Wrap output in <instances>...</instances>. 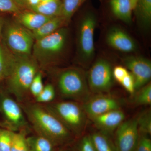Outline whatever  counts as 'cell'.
<instances>
[{
    "label": "cell",
    "instance_id": "1",
    "mask_svg": "<svg viewBox=\"0 0 151 151\" xmlns=\"http://www.w3.org/2000/svg\"><path fill=\"white\" fill-rule=\"evenodd\" d=\"M27 121L37 134L47 138L55 145L67 142L72 133L43 105L35 102L21 103Z\"/></svg>",
    "mask_w": 151,
    "mask_h": 151
},
{
    "label": "cell",
    "instance_id": "2",
    "mask_svg": "<svg viewBox=\"0 0 151 151\" xmlns=\"http://www.w3.org/2000/svg\"><path fill=\"white\" fill-rule=\"evenodd\" d=\"M35 60L29 56H17L10 75L7 78L8 90L18 102H23L29 94L30 86L38 72Z\"/></svg>",
    "mask_w": 151,
    "mask_h": 151
},
{
    "label": "cell",
    "instance_id": "3",
    "mask_svg": "<svg viewBox=\"0 0 151 151\" xmlns=\"http://www.w3.org/2000/svg\"><path fill=\"white\" fill-rule=\"evenodd\" d=\"M57 88L59 94L65 99L84 103L91 97L87 81L79 69L68 68L58 77Z\"/></svg>",
    "mask_w": 151,
    "mask_h": 151
},
{
    "label": "cell",
    "instance_id": "4",
    "mask_svg": "<svg viewBox=\"0 0 151 151\" xmlns=\"http://www.w3.org/2000/svg\"><path fill=\"white\" fill-rule=\"evenodd\" d=\"M58 118L72 134H81L86 123V115L79 102H53L42 104Z\"/></svg>",
    "mask_w": 151,
    "mask_h": 151
},
{
    "label": "cell",
    "instance_id": "5",
    "mask_svg": "<svg viewBox=\"0 0 151 151\" xmlns=\"http://www.w3.org/2000/svg\"><path fill=\"white\" fill-rule=\"evenodd\" d=\"M67 35V29L62 27L50 35L35 40L32 50L35 60L41 65H47L63 50Z\"/></svg>",
    "mask_w": 151,
    "mask_h": 151
},
{
    "label": "cell",
    "instance_id": "6",
    "mask_svg": "<svg viewBox=\"0 0 151 151\" xmlns=\"http://www.w3.org/2000/svg\"><path fill=\"white\" fill-rule=\"evenodd\" d=\"M0 113L2 127L13 132L27 131L28 123L20 104L9 95L0 93Z\"/></svg>",
    "mask_w": 151,
    "mask_h": 151
},
{
    "label": "cell",
    "instance_id": "7",
    "mask_svg": "<svg viewBox=\"0 0 151 151\" xmlns=\"http://www.w3.org/2000/svg\"><path fill=\"white\" fill-rule=\"evenodd\" d=\"M97 24V18L92 12L85 14L79 23L78 35V56L81 62L86 64L91 62L94 57V34Z\"/></svg>",
    "mask_w": 151,
    "mask_h": 151
},
{
    "label": "cell",
    "instance_id": "8",
    "mask_svg": "<svg viewBox=\"0 0 151 151\" xmlns=\"http://www.w3.org/2000/svg\"><path fill=\"white\" fill-rule=\"evenodd\" d=\"M34 39L30 31L18 23H11L5 31V40L8 48L14 55L29 56L32 50Z\"/></svg>",
    "mask_w": 151,
    "mask_h": 151
},
{
    "label": "cell",
    "instance_id": "9",
    "mask_svg": "<svg viewBox=\"0 0 151 151\" xmlns=\"http://www.w3.org/2000/svg\"><path fill=\"white\" fill-rule=\"evenodd\" d=\"M113 80L111 63L103 58H100L94 62L87 76L89 90L95 94L109 92L113 86Z\"/></svg>",
    "mask_w": 151,
    "mask_h": 151
},
{
    "label": "cell",
    "instance_id": "10",
    "mask_svg": "<svg viewBox=\"0 0 151 151\" xmlns=\"http://www.w3.org/2000/svg\"><path fill=\"white\" fill-rule=\"evenodd\" d=\"M117 151H135L139 137L137 117L124 121L116 130Z\"/></svg>",
    "mask_w": 151,
    "mask_h": 151
},
{
    "label": "cell",
    "instance_id": "11",
    "mask_svg": "<svg viewBox=\"0 0 151 151\" xmlns=\"http://www.w3.org/2000/svg\"><path fill=\"white\" fill-rule=\"evenodd\" d=\"M82 106L86 116L92 119L107 112L121 109V104L113 96L99 94L91 96Z\"/></svg>",
    "mask_w": 151,
    "mask_h": 151
},
{
    "label": "cell",
    "instance_id": "12",
    "mask_svg": "<svg viewBox=\"0 0 151 151\" xmlns=\"http://www.w3.org/2000/svg\"><path fill=\"white\" fill-rule=\"evenodd\" d=\"M123 63L134 78L135 90L149 83L151 78V63L150 60L140 56L125 58Z\"/></svg>",
    "mask_w": 151,
    "mask_h": 151
},
{
    "label": "cell",
    "instance_id": "13",
    "mask_svg": "<svg viewBox=\"0 0 151 151\" xmlns=\"http://www.w3.org/2000/svg\"><path fill=\"white\" fill-rule=\"evenodd\" d=\"M106 42L109 46L123 52H133L137 48L135 40L125 31L118 27H112L108 31Z\"/></svg>",
    "mask_w": 151,
    "mask_h": 151
},
{
    "label": "cell",
    "instance_id": "14",
    "mask_svg": "<svg viewBox=\"0 0 151 151\" xmlns=\"http://www.w3.org/2000/svg\"><path fill=\"white\" fill-rule=\"evenodd\" d=\"M100 132L107 134L116 131L125 121V114L121 109L114 110L91 119Z\"/></svg>",
    "mask_w": 151,
    "mask_h": 151
},
{
    "label": "cell",
    "instance_id": "15",
    "mask_svg": "<svg viewBox=\"0 0 151 151\" xmlns=\"http://www.w3.org/2000/svg\"><path fill=\"white\" fill-rule=\"evenodd\" d=\"M19 12L17 17L19 24L30 31L39 28L51 18L32 11Z\"/></svg>",
    "mask_w": 151,
    "mask_h": 151
},
{
    "label": "cell",
    "instance_id": "16",
    "mask_svg": "<svg viewBox=\"0 0 151 151\" xmlns=\"http://www.w3.org/2000/svg\"><path fill=\"white\" fill-rule=\"evenodd\" d=\"M17 56L0 43V81L8 78L16 63Z\"/></svg>",
    "mask_w": 151,
    "mask_h": 151
},
{
    "label": "cell",
    "instance_id": "17",
    "mask_svg": "<svg viewBox=\"0 0 151 151\" xmlns=\"http://www.w3.org/2000/svg\"><path fill=\"white\" fill-rule=\"evenodd\" d=\"M66 23L61 16L51 18L39 28L31 32L34 39L35 40L52 34Z\"/></svg>",
    "mask_w": 151,
    "mask_h": 151
},
{
    "label": "cell",
    "instance_id": "18",
    "mask_svg": "<svg viewBox=\"0 0 151 151\" xmlns=\"http://www.w3.org/2000/svg\"><path fill=\"white\" fill-rule=\"evenodd\" d=\"M110 5L117 18L128 24L132 23V10L129 0H111Z\"/></svg>",
    "mask_w": 151,
    "mask_h": 151
},
{
    "label": "cell",
    "instance_id": "19",
    "mask_svg": "<svg viewBox=\"0 0 151 151\" xmlns=\"http://www.w3.org/2000/svg\"><path fill=\"white\" fill-rule=\"evenodd\" d=\"M135 11L140 27L145 30L149 29L151 24V0H138Z\"/></svg>",
    "mask_w": 151,
    "mask_h": 151
},
{
    "label": "cell",
    "instance_id": "20",
    "mask_svg": "<svg viewBox=\"0 0 151 151\" xmlns=\"http://www.w3.org/2000/svg\"><path fill=\"white\" fill-rule=\"evenodd\" d=\"M32 10L50 18L61 16V0H50L40 2L38 5L31 8Z\"/></svg>",
    "mask_w": 151,
    "mask_h": 151
},
{
    "label": "cell",
    "instance_id": "21",
    "mask_svg": "<svg viewBox=\"0 0 151 151\" xmlns=\"http://www.w3.org/2000/svg\"><path fill=\"white\" fill-rule=\"evenodd\" d=\"M27 141L31 151H54L55 146L50 140L38 134L27 137Z\"/></svg>",
    "mask_w": 151,
    "mask_h": 151
},
{
    "label": "cell",
    "instance_id": "22",
    "mask_svg": "<svg viewBox=\"0 0 151 151\" xmlns=\"http://www.w3.org/2000/svg\"><path fill=\"white\" fill-rule=\"evenodd\" d=\"M96 151H115L106 134L99 132L90 135Z\"/></svg>",
    "mask_w": 151,
    "mask_h": 151
},
{
    "label": "cell",
    "instance_id": "23",
    "mask_svg": "<svg viewBox=\"0 0 151 151\" xmlns=\"http://www.w3.org/2000/svg\"><path fill=\"white\" fill-rule=\"evenodd\" d=\"M85 0H62L61 17L66 23L70 20L76 11Z\"/></svg>",
    "mask_w": 151,
    "mask_h": 151
},
{
    "label": "cell",
    "instance_id": "24",
    "mask_svg": "<svg viewBox=\"0 0 151 151\" xmlns=\"http://www.w3.org/2000/svg\"><path fill=\"white\" fill-rule=\"evenodd\" d=\"M26 132H13L11 151H31L27 141Z\"/></svg>",
    "mask_w": 151,
    "mask_h": 151
},
{
    "label": "cell",
    "instance_id": "25",
    "mask_svg": "<svg viewBox=\"0 0 151 151\" xmlns=\"http://www.w3.org/2000/svg\"><path fill=\"white\" fill-rule=\"evenodd\" d=\"M135 94L134 102L138 105H150L151 104V84L148 83Z\"/></svg>",
    "mask_w": 151,
    "mask_h": 151
},
{
    "label": "cell",
    "instance_id": "26",
    "mask_svg": "<svg viewBox=\"0 0 151 151\" xmlns=\"http://www.w3.org/2000/svg\"><path fill=\"white\" fill-rule=\"evenodd\" d=\"M56 95V90L53 84H47L44 86L42 91L35 98V102L41 104H46L54 101Z\"/></svg>",
    "mask_w": 151,
    "mask_h": 151
},
{
    "label": "cell",
    "instance_id": "27",
    "mask_svg": "<svg viewBox=\"0 0 151 151\" xmlns=\"http://www.w3.org/2000/svg\"><path fill=\"white\" fill-rule=\"evenodd\" d=\"M138 126L139 134L150 135L151 134V114L150 111L143 113L137 117Z\"/></svg>",
    "mask_w": 151,
    "mask_h": 151
},
{
    "label": "cell",
    "instance_id": "28",
    "mask_svg": "<svg viewBox=\"0 0 151 151\" xmlns=\"http://www.w3.org/2000/svg\"><path fill=\"white\" fill-rule=\"evenodd\" d=\"M13 132L0 128V151H11Z\"/></svg>",
    "mask_w": 151,
    "mask_h": 151
},
{
    "label": "cell",
    "instance_id": "29",
    "mask_svg": "<svg viewBox=\"0 0 151 151\" xmlns=\"http://www.w3.org/2000/svg\"><path fill=\"white\" fill-rule=\"evenodd\" d=\"M44 87L42 74L39 71L32 81L29 87V94L35 99L42 91Z\"/></svg>",
    "mask_w": 151,
    "mask_h": 151
},
{
    "label": "cell",
    "instance_id": "30",
    "mask_svg": "<svg viewBox=\"0 0 151 151\" xmlns=\"http://www.w3.org/2000/svg\"><path fill=\"white\" fill-rule=\"evenodd\" d=\"M139 134L135 151H151V140L149 135L142 134Z\"/></svg>",
    "mask_w": 151,
    "mask_h": 151
},
{
    "label": "cell",
    "instance_id": "31",
    "mask_svg": "<svg viewBox=\"0 0 151 151\" xmlns=\"http://www.w3.org/2000/svg\"><path fill=\"white\" fill-rule=\"evenodd\" d=\"M21 9L14 0H0V11L9 12H19Z\"/></svg>",
    "mask_w": 151,
    "mask_h": 151
},
{
    "label": "cell",
    "instance_id": "32",
    "mask_svg": "<svg viewBox=\"0 0 151 151\" xmlns=\"http://www.w3.org/2000/svg\"><path fill=\"white\" fill-rule=\"evenodd\" d=\"M125 90L131 94H134L135 92L134 78L129 72L120 83Z\"/></svg>",
    "mask_w": 151,
    "mask_h": 151
},
{
    "label": "cell",
    "instance_id": "33",
    "mask_svg": "<svg viewBox=\"0 0 151 151\" xmlns=\"http://www.w3.org/2000/svg\"><path fill=\"white\" fill-rule=\"evenodd\" d=\"M129 73L126 68L122 66H116L113 69V75L114 79L119 83Z\"/></svg>",
    "mask_w": 151,
    "mask_h": 151
},
{
    "label": "cell",
    "instance_id": "34",
    "mask_svg": "<svg viewBox=\"0 0 151 151\" xmlns=\"http://www.w3.org/2000/svg\"><path fill=\"white\" fill-rule=\"evenodd\" d=\"M80 151H96L90 136H85L81 140Z\"/></svg>",
    "mask_w": 151,
    "mask_h": 151
},
{
    "label": "cell",
    "instance_id": "35",
    "mask_svg": "<svg viewBox=\"0 0 151 151\" xmlns=\"http://www.w3.org/2000/svg\"><path fill=\"white\" fill-rule=\"evenodd\" d=\"M20 9L27 6V0H14Z\"/></svg>",
    "mask_w": 151,
    "mask_h": 151
},
{
    "label": "cell",
    "instance_id": "36",
    "mask_svg": "<svg viewBox=\"0 0 151 151\" xmlns=\"http://www.w3.org/2000/svg\"><path fill=\"white\" fill-rule=\"evenodd\" d=\"M40 2V0H27V6L31 9L38 5Z\"/></svg>",
    "mask_w": 151,
    "mask_h": 151
},
{
    "label": "cell",
    "instance_id": "37",
    "mask_svg": "<svg viewBox=\"0 0 151 151\" xmlns=\"http://www.w3.org/2000/svg\"><path fill=\"white\" fill-rule=\"evenodd\" d=\"M129 1L130 5H131L132 11H135L137 5L138 0H129Z\"/></svg>",
    "mask_w": 151,
    "mask_h": 151
},
{
    "label": "cell",
    "instance_id": "38",
    "mask_svg": "<svg viewBox=\"0 0 151 151\" xmlns=\"http://www.w3.org/2000/svg\"><path fill=\"white\" fill-rule=\"evenodd\" d=\"M3 26V20L0 18V37H1V33L2 29Z\"/></svg>",
    "mask_w": 151,
    "mask_h": 151
},
{
    "label": "cell",
    "instance_id": "39",
    "mask_svg": "<svg viewBox=\"0 0 151 151\" xmlns=\"http://www.w3.org/2000/svg\"><path fill=\"white\" fill-rule=\"evenodd\" d=\"M50 0H40L41 2H44L48 1Z\"/></svg>",
    "mask_w": 151,
    "mask_h": 151
},
{
    "label": "cell",
    "instance_id": "40",
    "mask_svg": "<svg viewBox=\"0 0 151 151\" xmlns=\"http://www.w3.org/2000/svg\"><path fill=\"white\" fill-rule=\"evenodd\" d=\"M1 81H0V82H1Z\"/></svg>",
    "mask_w": 151,
    "mask_h": 151
}]
</instances>
